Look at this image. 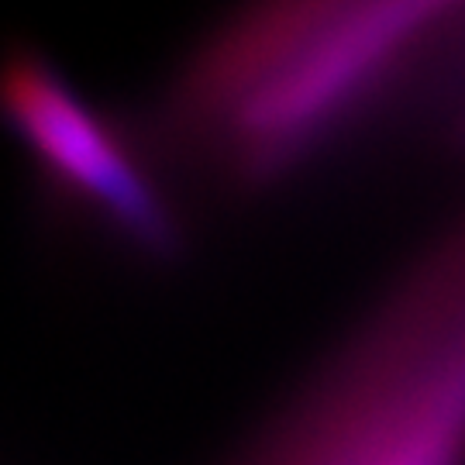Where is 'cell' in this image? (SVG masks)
Wrapping results in <instances>:
<instances>
[{
  "label": "cell",
  "instance_id": "cell-1",
  "mask_svg": "<svg viewBox=\"0 0 465 465\" xmlns=\"http://www.w3.org/2000/svg\"><path fill=\"white\" fill-rule=\"evenodd\" d=\"M400 107L465 152V0H242L173 73L163 114L197 166L262 190Z\"/></svg>",
  "mask_w": 465,
  "mask_h": 465
},
{
  "label": "cell",
  "instance_id": "cell-2",
  "mask_svg": "<svg viewBox=\"0 0 465 465\" xmlns=\"http://www.w3.org/2000/svg\"><path fill=\"white\" fill-rule=\"evenodd\" d=\"M252 465H465V211Z\"/></svg>",
  "mask_w": 465,
  "mask_h": 465
},
{
  "label": "cell",
  "instance_id": "cell-3",
  "mask_svg": "<svg viewBox=\"0 0 465 465\" xmlns=\"http://www.w3.org/2000/svg\"><path fill=\"white\" fill-rule=\"evenodd\" d=\"M4 117L38 183L63 207L152 262L183 252V217L138 132L86 97L49 55L21 49L7 59Z\"/></svg>",
  "mask_w": 465,
  "mask_h": 465
}]
</instances>
